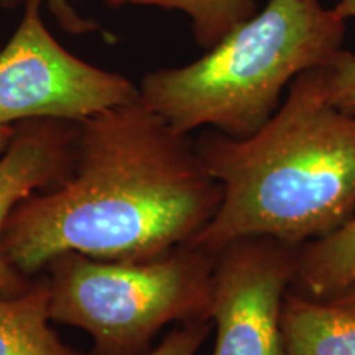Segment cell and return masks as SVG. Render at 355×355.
<instances>
[{"instance_id": "1", "label": "cell", "mask_w": 355, "mask_h": 355, "mask_svg": "<svg viewBox=\"0 0 355 355\" xmlns=\"http://www.w3.org/2000/svg\"><path fill=\"white\" fill-rule=\"evenodd\" d=\"M220 198L189 135L139 99L76 123L68 173L17 204L2 250L25 278L66 252L152 260L193 241Z\"/></svg>"}, {"instance_id": "2", "label": "cell", "mask_w": 355, "mask_h": 355, "mask_svg": "<svg viewBox=\"0 0 355 355\" xmlns=\"http://www.w3.org/2000/svg\"><path fill=\"white\" fill-rule=\"evenodd\" d=\"M326 69L300 74L254 135L209 130L194 141L222 198L186 245L209 255L250 237L301 247L355 216V112L329 101Z\"/></svg>"}, {"instance_id": "3", "label": "cell", "mask_w": 355, "mask_h": 355, "mask_svg": "<svg viewBox=\"0 0 355 355\" xmlns=\"http://www.w3.org/2000/svg\"><path fill=\"white\" fill-rule=\"evenodd\" d=\"M349 20L321 0H268L193 63L146 73L140 102L176 132L260 130L300 74L344 56Z\"/></svg>"}, {"instance_id": "4", "label": "cell", "mask_w": 355, "mask_h": 355, "mask_svg": "<svg viewBox=\"0 0 355 355\" xmlns=\"http://www.w3.org/2000/svg\"><path fill=\"white\" fill-rule=\"evenodd\" d=\"M214 263L189 245L140 261L66 252L46 265L50 321L86 331L96 355H140L168 324L209 319Z\"/></svg>"}, {"instance_id": "5", "label": "cell", "mask_w": 355, "mask_h": 355, "mask_svg": "<svg viewBox=\"0 0 355 355\" xmlns=\"http://www.w3.org/2000/svg\"><path fill=\"white\" fill-rule=\"evenodd\" d=\"M42 6L43 0H25L15 32L0 46V123H79L140 99L130 79L61 46L44 24Z\"/></svg>"}, {"instance_id": "6", "label": "cell", "mask_w": 355, "mask_h": 355, "mask_svg": "<svg viewBox=\"0 0 355 355\" xmlns=\"http://www.w3.org/2000/svg\"><path fill=\"white\" fill-rule=\"evenodd\" d=\"M296 270L298 247L275 239H242L222 248L212 270V355H285L282 309Z\"/></svg>"}, {"instance_id": "7", "label": "cell", "mask_w": 355, "mask_h": 355, "mask_svg": "<svg viewBox=\"0 0 355 355\" xmlns=\"http://www.w3.org/2000/svg\"><path fill=\"white\" fill-rule=\"evenodd\" d=\"M76 123L33 119L15 123L7 150L0 155V291L19 295L32 283L8 263L2 250L8 216L30 194L55 184L73 163Z\"/></svg>"}, {"instance_id": "8", "label": "cell", "mask_w": 355, "mask_h": 355, "mask_svg": "<svg viewBox=\"0 0 355 355\" xmlns=\"http://www.w3.org/2000/svg\"><path fill=\"white\" fill-rule=\"evenodd\" d=\"M282 332L285 355H355V308L288 291Z\"/></svg>"}, {"instance_id": "9", "label": "cell", "mask_w": 355, "mask_h": 355, "mask_svg": "<svg viewBox=\"0 0 355 355\" xmlns=\"http://www.w3.org/2000/svg\"><path fill=\"white\" fill-rule=\"evenodd\" d=\"M46 282L19 295L0 291V355H84L50 327Z\"/></svg>"}, {"instance_id": "10", "label": "cell", "mask_w": 355, "mask_h": 355, "mask_svg": "<svg viewBox=\"0 0 355 355\" xmlns=\"http://www.w3.org/2000/svg\"><path fill=\"white\" fill-rule=\"evenodd\" d=\"M304 295L327 300L355 283V216L334 232L298 247L296 279Z\"/></svg>"}, {"instance_id": "11", "label": "cell", "mask_w": 355, "mask_h": 355, "mask_svg": "<svg viewBox=\"0 0 355 355\" xmlns=\"http://www.w3.org/2000/svg\"><path fill=\"white\" fill-rule=\"evenodd\" d=\"M110 8L157 7L181 12L191 21V32L199 48L209 50L259 12L257 0H102Z\"/></svg>"}, {"instance_id": "12", "label": "cell", "mask_w": 355, "mask_h": 355, "mask_svg": "<svg viewBox=\"0 0 355 355\" xmlns=\"http://www.w3.org/2000/svg\"><path fill=\"white\" fill-rule=\"evenodd\" d=\"M336 10L355 20V0H337ZM326 94L336 107L355 112V55L345 51L334 66L326 69Z\"/></svg>"}, {"instance_id": "13", "label": "cell", "mask_w": 355, "mask_h": 355, "mask_svg": "<svg viewBox=\"0 0 355 355\" xmlns=\"http://www.w3.org/2000/svg\"><path fill=\"white\" fill-rule=\"evenodd\" d=\"M209 332V319L183 322V326L170 332L159 345L145 355H198Z\"/></svg>"}, {"instance_id": "14", "label": "cell", "mask_w": 355, "mask_h": 355, "mask_svg": "<svg viewBox=\"0 0 355 355\" xmlns=\"http://www.w3.org/2000/svg\"><path fill=\"white\" fill-rule=\"evenodd\" d=\"M25 0H0V8L3 10H13V8L24 6ZM48 7L63 30L73 35H84L94 32L96 24L86 17H83L68 0H48Z\"/></svg>"}, {"instance_id": "15", "label": "cell", "mask_w": 355, "mask_h": 355, "mask_svg": "<svg viewBox=\"0 0 355 355\" xmlns=\"http://www.w3.org/2000/svg\"><path fill=\"white\" fill-rule=\"evenodd\" d=\"M326 301H331V303L339 306H345V308H355V283L349 288H345L344 291H340L339 295L327 298Z\"/></svg>"}, {"instance_id": "16", "label": "cell", "mask_w": 355, "mask_h": 355, "mask_svg": "<svg viewBox=\"0 0 355 355\" xmlns=\"http://www.w3.org/2000/svg\"><path fill=\"white\" fill-rule=\"evenodd\" d=\"M13 130H15V125H3V123H0V155L6 152L8 144H10Z\"/></svg>"}, {"instance_id": "17", "label": "cell", "mask_w": 355, "mask_h": 355, "mask_svg": "<svg viewBox=\"0 0 355 355\" xmlns=\"http://www.w3.org/2000/svg\"><path fill=\"white\" fill-rule=\"evenodd\" d=\"M0 46H2V43H0Z\"/></svg>"}]
</instances>
